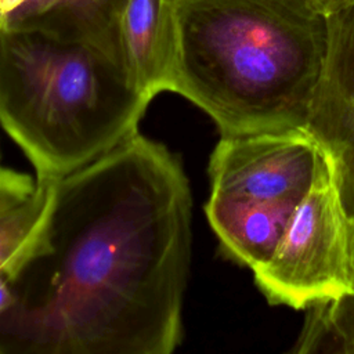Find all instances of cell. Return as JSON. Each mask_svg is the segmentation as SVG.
<instances>
[{
    "label": "cell",
    "instance_id": "cell-12",
    "mask_svg": "<svg viewBox=\"0 0 354 354\" xmlns=\"http://www.w3.org/2000/svg\"><path fill=\"white\" fill-rule=\"evenodd\" d=\"M14 303V295L10 286V281L4 277L0 275V315L7 311Z\"/></svg>",
    "mask_w": 354,
    "mask_h": 354
},
{
    "label": "cell",
    "instance_id": "cell-11",
    "mask_svg": "<svg viewBox=\"0 0 354 354\" xmlns=\"http://www.w3.org/2000/svg\"><path fill=\"white\" fill-rule=\"evenodd\" d=\"M315 12L324 15L325 18L351 6L354 0H304Z\"/></svg>",
    "mask_w": 354,
    "mask_h": 354
},
{
    "label": "cell",
    "instance_id": "cell-3",
    "mask_svg": "<svg viewBox=\"0 0 354 354\" xmlns=\"http://www.w3.org/2000/svg\"><path fill=\"white\" fill-rule=\"evenodd\" d=\"M149 102L122 58L40 35H0V126L37 177L58 180L133 137Z\"/></svg>",
    "mask_w": 354,
    "mask_h": 354
},
{
    "label": "cell",
    "instance_id": "cell-13",
    "mask_svg": "<svg viewBox=\"0 0 354 354\" xmlns=\"http://www.w3.org/2000/svg\"><path fill=\"white\" fill-rule=\"evenodd\" d=\"M26 0H0V32L4 29L7 19L15 12Z\"/></svg>",
    "mask_w": 354,
    "mask_h": 354
},
{
    "label": "cell",
    "instance_id": "cell-8",
    "mask_svg": "<svg viewBox=\"0 0 354 354\" xmlns=\"http://www.w3.org/2000/svg\"><path fill=\"white\" fill-rule=\"evenodd\" d=\"M124 0H26L6 22L3 33H32L80 43L123 58L119 15Z\"/></svg>",
    "mask_w": 354,
    "mask_h": 354
},
{
    "label": "cell",
    "instance_id": "cell-4",
    "mask_svg": "<svg viewBox=\"0 0 354 354\" xmlns=\"http://www.w3.org/2000/svg\"><path fill=\"white\" fill-rule=\"evenodd\" d=\"M322 147L306 127L221 136L209 160V224L225 256L264 261L307 194Z\"/></svg>",
    "mask_w": 354,
    "mask_h": 354
},
{
    "label": "cell",
    "instance_id": "cell-6",
    "mask_svg": "<svg viewBox=\"0 0 354 354\" xmlns=\"http://www.w3.org/2000/svg\"><path fill=\"white\" fill-rule=\"evenodd\" d=\"M306 129L329 156L354 220V3L326 17V53Z\"/></svg>",
    "mask_w": 354,
    "mask_h": 354
},
{
    "label": "cell",
    "instance_id": "cell-7",
    "mask_svg": "<svg viewBox=\"0 0 354 354\" xmlns=\"http://www.w3.org/2000/svg\"><path fill=\"white\" fill-rule=\"evenodd\" d=\"M119 40L127 69L148 100L174 93L178 26L173 0H124Z\"/></svg>",
    "mask_w": 354,
    "mask_h": 354
},
{
    "label": "cell",
    "instance_id": "cell-2",
    "mask_svg": "<svg viewBox=\"0 0 354 354\" xmlns=\"http://www.w3.org/2000/svg\"><path fill=\"white\" fill-rule=\"evenodd\" d=\"M174 93L221 136L306 127L326 53V18L304 0H173Z\"/></svg>",
    "mask_w": 354,
    "mask_h": 354
},
{
    "label": "cell",
    "instance_id": "cell-10",
    "mask_svg": "<svg viewBox=\"0 0 354 354\" xmlns=\"http://www.w3.org/2000/svg\"><path fill=\"white\" fill-rule=\"evenodd\" d=\"M308 310L292 351L354 354V293Z\"/></svg>",
    "mask_w": 354,
    "mask_h": 354
},
{
    "label": "cell",
    "instance_id": "cell-1",
    "mask_svg": "<svg viewBox=\"0 0 354 354\" xmlns=\"http://www.w3.org/2000/svg\"><path fill=\"white\" fill-rule=\"evenodd\" d=\"M192 198L181 160L140 131L54 181L10 278L0 354H170L183 339Z\"/></svg>",
    "mask_w": 354,
    "mask_h": 354
},
{
    "label": "cell",
    "instance_id": "cell-5",
    "mask_svg": "<svg viewBox=\"0 0 354 354\" xmlns=\"http://www.w3.org/2000/svg\"><path fill=\"white\" fill-rule=\"evenodd\" d=\"M252 271L271 304L296 310L354 293V220L324 148L313 183L272 253Z\"/></svg>",
    "mask_w": 354,
    "mask_h": 354
},
{
    "label": "cell",
    "instance_id": "cell-9",
    "mask_svg": "<svg viewBox=\"0 0 354 354\" xmlns=\"http://www.w3.org/2000/svg\"><path fill=\"white\" fill-rule=\"evenodd\" d=\"M54 181L0 167V275L7 279L21 268L43 232Z\"/></svg>",
    "mask_w": 354,
    "mask_h": 354
}]
</instances>
